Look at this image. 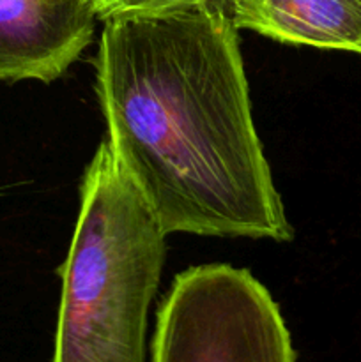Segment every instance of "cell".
<instances>
[{
  "label": "cell",
  "mask_w": 361,
  "mask_h": 362,
  "mask_svg": "<svg viewBox=\"0 0 361 362\" xmlns=\"http://www.w3.org/2000/svg\"><path fill=\"white\" fill-rule=\"evenodd\" d=\"M98 95L117 165L166 235L292 239L222 4L106 20Z\"/></svg>",
  "instance_id": "cell-1"
},
{
  "label": "cell",
  "mask_w": 361,
  "mask_h": 362,
  "mask_svg": "<svg viewBox=\"0 0 361 362\" xmlns=\"http://www.w3.org/2000/svg\"><path fill=\"white\" fill-rule=\"evenodd\" d=\"M50 362H145L165 230L103 141L81 182Z\"/></svg>",
  "instance_id": "cell-2"
},
{
  "label": "cell",
  "mask_w": 361,
  "mask_h": 362,
  "mask_svg": "<svg viewBox=\"0 0 361 362\" xmlns=\"http://www.w3.org/2000/svg\"><path fill=\"white\" fill-rule=\"evenodd\" d=\"M152 362H296L271 293L246 269L214 264L179 274L161 303Z\"/></svg>",
  "instance_id": "cell-3"
},
{
  "label": "cell",
  "mask_w": 361,
  "mask_h": 362,
  "mask_svg": "<svg viewBox=\"0 0 361 362\" xmlns=\"http://www.w3.org/2000/svg\"><path fill=\"white\" fill-rule=\"evenodd\" d=\"M94 0H0V81L50 83L91 45Z\"/></svg>",
  "instance_id": "cell-4"
},
{
  "label": "cell",
  "mask_w": 361,
  "mask_h": 362,
  "mask_svg": "<svg viewBox=\"0 0 361 362\" xmlns=\"http://www.w3.org/2000/svg\"><path fill=\"white\" fill-rule=\"evenodd\" d=\"M237 28L361 55V0H219Z\"/></svg>",
  "instance_id": "cell-5"
},
{
  "label": "cell",
  "mask_w": 361,
  "mask_h": 362,
  "mask_svg": "<svg viewBox=\"0 0 361 362\" xmlns=\"http://www.w3.org/2000/svg\"><path fill=\"white\" fill-rule=\"evenodd\" d=\"M219 2V0H94L99 20L131 16V14H152L183 9L197 4Z\"/></svg>",
  "instance_id": "cell-6"
}]
</instances>
